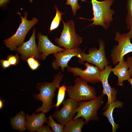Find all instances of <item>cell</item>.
I'll use <instances>...</instances> for the list:
<instances>
[{"instance_id":"cell-1","label":"cell","mask_w":132,"mask_h":132,"mask_svg":"<svg viewBox=\"0 0 132 132\" xmlns=\"http://www.w3.org/2000/svg\"><path fill=\"white\" fill-rule=\"evenodd\" d=\"M63 77V74L59 71L54 76L52 82L39 83L36 85V88L39 91V93L34 94L33 97L35 99L42 102V104L41 106L37 109L35 113L41 111L45 113L53 107L52 100L55 95V92L56 88L60 87V84Z\"/></svg>"},{"instance_id":"cell-2","label":"cell","mask_w":132,"mask_h":132,"mask_svg":"<svg viewBox=\"0 0 132 132\" xmlns=\"http://www.w3.org/2000/svg\"><path fill=\"white\" fill-rule=\"evenodd\" d=\"M113 1V0H105L100 1L91 0L93 18L90 19L82 18H80L93 21V23L88 26L99 25L105 29H108L110 22L112 20V16L114 13V11L110 9Z\"/></svg>"},{"instance_id":"cell-3","label":"cell","mask_w":132,"mask_h":132,"mask_svg":"<svg viewBox=\"0 0 132 132\" xmlns=\"http://www.w3.org/2000/svg\"><path fill=\"white\" fill-rule=\"evenodd\" d=\"M17 13L20 15L21 22L15 34L3 41L7 47L11 50L14 51L23 44L28 32L38 22V19L35 17L33 18L31 20H28V13L26 11L24 12V17L22 16L19 11Z\"/></svg>"},{"instance_id":"cell-4","label":"cell","mask_w":132,"mask_h":132,"mask_svg":"<svg viewBox=\"0 0 132 132\" xmlns=\"http://www.w3.org/2000/svg\"><path fill=\"white\" fill-rule=\"evenodd\" d=\"M98 41L99 44V49L96 47L90 48L89 49L88 54H87L85 53L86 47L80 51L77 57L78 62L80 64H83L84 61H86L94 65L102 71L109 65V63L106 56L104 41L101 39Z\"/></svg>"},{"instance_id":"cell-5","label":"cell","mask_w":132,"mask_h":132,"mask_svg":"<svg viewBox=\"0 0 132 132\" xmlns=\"http://www.w3.org/2000/svg\"><path fill=\"white\" fill-rule=\"evenodd\" d=\"M88 83L80 77L77 78L73 85L67 86L68 97L78 102L88 101L96 98L97 96L95 88Z\"/></svg>"},{"instance_id":"cell-6","label":"cell","mask_w":132,"mask_h":132,"mask_svg":"<svg viewBox=\"0 0 132 132\" xmlns=\"http://www.w3.org/2000/svg\"><path fill=\"white\" fill-rule=\"evenodd\" d=\"M105 95L102 93L92 100L78 102L76 110L77 114L73 118H83L85 120V125L90 121H98L97 112L104 102L103 99Z\"/></svg>"},{"instance_id":"cell-7","label":"cell","mask_w":132,"mask_h":132,"mask_svg":"<svg viewBox=\"0 0 132 132\" xmlns=\"http://www.w3.org/2000/svg\"><path fill=\"white\" fill-rule=\"evenodd\" d=\"M63 28L59 38L55 40L58 46L66 49L78 47L82 42V38L76 33L74 23L72 20L66 22L62 21Z\"/></svg>"},{"instance_id":"cell-8","label":"cell","mask_w":132,"mask_h":132,"mask_svg":"<svg viewBox=\"0 0 132 132\" xmlns=\"http://www.w3.org/2000/svg\"><path fill=\"white\" fill-rule=\"evenodd\" d=\"M114 40L118 42L117 45H114L111 51L110 56L114 65L117 64L124 58V56L132 52V43L127 33H116Z\"/></svg>"},{"instance_id":"cell-9","label":"cell","mask_w":132,"mask_h":132,"mask_svg":"<svg viewBox=\"0 0 132 132\" xmlns=\"http://www.w3.org/2000/svg\"><path fill=\"white\" fill-rule=\"evenodd\" d=\"M86 67L85 70L77 67H66L67 71L71 73L73 76L79 77L88 82L95 84L100 82V76L101 70L98 67L86 62L83 64Z\"/></svg>"},{"instance_id":"cell-10","label":"cell","mask_w":132,"mask_h":132,"mask_svg":"<svg viewBox=\"0 0 132 132\" xmlns=\"http://www.w3.org/2000/svg\"><path fill=\"white\" fill-rule=\"evenodd\" d=\"M62 104V108L55 112L52 116L58 122L65 125L74 117L77 113L78 102L69 98L64 101Z\"/></svg>"},{"instance_id":"cell-11","label":"cell","mask_w":132,"mask_h":132,"mask_svg":"<svg viewBox=\"0 0 132 132\" xmlns=\"http://www.w3.org/2000/svg\"><path fill=\"white\" fill-rule=\"evenodd\" d=\"M82 50L79 47L66 49L65 50L53 54L55 57L52 63L53 68L56 70L60 67L61 71L63 72L65 67L68 66V63L73 57L77 56Z\"/></svg>"},{"instance_id":"cell-12","label":"cell","mask_w":132,"mask_h":132,"mask_svg":"<svg viewBox=\"0 0 132 132\" xmlns=\"http://www.w3.org/2000/svg\"><path fill=\"white\" fill-rule=\"evenodd\" d=\"M112 66L107 65L103 70L101 71L100 76V80L101 82L103 88L102 93L106 95L108 98L107 102L102 110H105L108 105L116 100L118 93L117 90L110 85L108 81V78L111 72Z\"/></svg>"},{"instance_id":"cell-13","label":"cell","mask_w":132,"mask_h":132,"mask_svg":"<svg viewBox=\"0 0 132 132\" xmlns=\"http://www.w3.org/2000/svg\"><path fill=\"white\" fill-rule=\"evenodd\" d=\"M35 28L33 27L32 35L29 40L24 42L15 51L21 54V58L23 60L26 61L31 57L37 59H40V54L35 42Z\"/></svg>"},{"instance_id":"cell-14","label":"cell","mask_w":132,"mask_h":132,"mask_svg":"<svg viewBox=\"0 0 132 132\" xmlns=\"http://www.w3.org/2000/svg\"><path fill=\"white\" fill-rule=\"evenodd\" d=\"M38 39V48L40 54V59L45 60L47 56L51 54L62 51L66 49L54 44L48 39L47 35L38 33L37 35Z\"/></svg>"},{"instance_id":"cell-15","label":"cell","mask_w":132,"mask_h":132,"mask_svg":"<svg viewBox=\"0 0 132 132\" xmlns=\"http://www.w3.org/2000/svg\"><path fill=\"white\" fill-rule=\"evenodd\" d=\"M45 113L42 112L40 113H35L30 115L27 114L26 115V129L31 132H34L47 122V118Z\"/></svg>"},{"instance_id":"cell-16","label":"cell","mask_w":132,"mask_h":132,"mask_svg":"<svg viewBox=\"0 0 132 132\" xmlns=\"http://www.w3.org/2000/svg\"><path fill=\"white\" fill-rule=\"evenodd\" d=\"M129 68L128 62L127 60H124V58L116 65L114 67L111 68V72L118 78L117 85L122 86L123 82L127 80L130 77Z\"/></svg>"},{"instance_id":"cell-17","label":"cell","mask_w":132,"mask_h":132,"mask_svg":"<svg viewBox=\"0 0 132 132\" xmlns=\"http://www.w3.org/2000/svg\"><path fill=\"white\" fill-rule=\"evenodd\" d=\"M124 103L122 101L116 100L108 106L105 111L102 113L103 115L106 117L112 126V132H116V130L119 128V125L114 121L113 116V112L116 108H121L123 106Z\"/></svg>"},{"instance_id":"cell-18","label":"cell","mask_w":132,"mask_h":132,"mask_svg":"<svg viewBox=\"0 0 132 132\" xmlns=\"http://www.w3.org/2000/svg\"><path fill=\"white\" fill-rule=\"evenodd\" d=\"M10 123L12 129L22 132L26 127V117L24 112L21 111L11 119Z\"/></svg>"},{"instance_id":"cell-19","label":"cell","mask_w":132,"mask_h":132,"mask_svg":"<svg viewBox=\"0 0 132 132\" xmlns=\"http://www.w3.org/2000/svg\"><path fill=\"white\" fill-rule=\"evenodd\" d=\"M84 118L82 117L76 119L73 118L65 125L64 132H81L85 122Z\"/></svg>"},{"instance_id":"cell-20","label":"cell","mask_w":132,"mask_h":132,"mask_svg":"<svg viewBox=\"0 0 132 132\" xmlns=\"http://www.w3.org/2000/svg\"><path fill=\"white\" fill-rule=\"evenodd\" d=\"M54 7L56 11V14L51 23L49 32H51L58 27L61 21H63L62 15L64 13L59 11L56 5H55Z\"/></svg>"},{"instance_id":"cell-21","label":"cell","mask_w":132,"mask_h":132,"mask_svg":"<svg viewBox=\"0 0 132 132\" xmlns=\"http://www.w3.org/2000/svg\"><path fill=\"white\" fill-rule=\"evenodd\" d=\"M67 88V86L65 84L63 85L58 88L57 102L55 105L53 106V107H55L57 110L58 109L59 106L64 101Z\"/></svg>"},{"instance_id":"cell-22","label":"cell","mask_w":132,"mask_h":132,"mask_svg":"<svg viewBox=\"0 0 132 132\" xmlns=\"http://www.w3.org/2000/svg\"><path fill=\"white\" fill-rule=\"evenodd\" d=\"M48 120L47 123L52 129L53 132H64V125L56 123L54 120L53 118L51 115L48 118Z\"/></svg>"},{"instance_id":"cell-23","label":"cell","mask_w":132,"mask_h":132,"mask_svg":"<svg viewBox=\"0 0 132 132\" xmlns=\"http://www.w3.org/2000/svg\"><path fill=\"white\" fill-rule=\"evenodd\" d=\"M126 6L127 13L125 21L128 29H130L132 27V0H127Z\"/></svg>"},{"instance_id":"cell-24","label":"cell","mask_w":132,"mask_h":132,"mask_svg":"<svg viewBox=\"0 0 132 132\" xmlns=\"http://www.w3.org/2000/svg\"><path fill=\"white\" fill-rule=\"evenodd\" d=\"M78 1V0H67L66 3V5L71 6L74 15H75L77 11L80 8Z\"/></svg>"},{"instance_id":"cell-25","label":"cell","mask_w":132,"mask_h":132,"mask_svg":"<svg viewBox=\"0 0 132 132\" xmlns=\"http://www.w3.org/2000/svg\"><path fill=\"white\" fill-rule=\"evenodd\" d=\"M7 58L11 66H16L19 62V60L17 54L14 55H10L8 56Z\"/></svg>"},{"instance_id":"cell-26","label":"cell","mask_w":132,"mask_h":132,"mask_svg":"<svg viewBox=\"0 0 132 132\" xmlns=\"http://www.w3.org/2000/svg\"><path fill=\"white\" fill-rule=\"evenodd\" d=\"M37 132H53V131L50 128L48 124L46 125H43L39 128L36 131Z\"/></svg>"},{"instance_id":"cell-27","label":"cell","mask_w":132,"mask_h":132,"mask_svg":"<svg viewBox=\"0 0 132 132\" xmlns=\"http://www.w3.org/2000/svg\"><path fill=\"white\" fill-rule=\"evenodd\" d=\"M40 65L39 62L35 59L32 61L29 66L31 69L32 70L36 69Z\"/></svg>"},{"instance_id":"cell-28","label":"cell","mask_w":132,"mask_h":132,"mask_svg":"<svg viewBox=\"0 0 132 132\" xmlns=\"http://www.w3.org/2000/svg\"><path fill=\"white\" fill-rule=\"evenodd\" d=\"M129 66V71L130 77H132V56H129L126 60Z\"/></svg>"},{"instance_id":"cell-29","label":"cell","mask_w":132,"mask_h":132,"mask_svg":"<svg viewBox=\"0 0 132 132\" xmlns=\"http://www.w3.org/2000/svg\"><path fill=\"white\" fill-rule=\"evenodd\" d=\"M0 65L3 70H5L6 68L9 67L11 65L7 60L2 59L0 60Z\"/></svg>"},{"instance_id":"cell-30","label":"cell","mask_w":132,"mask_h":132,"mask_svg":"<svg viewBox=\"0 0 132 132\" xmlns=\"http://www.w3.org/2000/svg\"><path fill=\"white\" fill-rule=\"evenodd\" d=\"M10 0H0V6L1 8L5 7Z\"/></svg>"},{"instance_id":"cell-31","label":"cell","mask_w":132,"mask_h":132,"mask_svg":"<svg viewBox=\"0 0 132 132\" xmlns=\"http://www.w3.org/2000/svg\"><path fill=\"white\" fill-rule=\"evenodd\" d=\"M128 32L127 33L130 40L132 39V27L129 29Z\"/></svg>"},{"instance_id":"cell-32","label":"cell","mask_w":132,"mask_h":132,"mask_svg":"<svg viewBox=\"0 0 132 132\" xmlns=\"http://www.w3.org/2000/svg\"><path fill=\"white\" fill-rule=\"evenodd\" d=\"M4 100H2V99H0V109L1 110L3 108V102Z\"/></svg>"},{"instance_id":"cell-33","label":"cell","mask_w":132,"mask_h":132,"mask_svg":"<svg viewBox=\"0 0 132 132\" xmlns=\"http://www.w3.org/2000/svg\"><path fill=\"white\" fill-rule=\"evenodd\" d=\"M127 81L132 85V77H130L129 79Z\"/></svg>"}]
</instances>
